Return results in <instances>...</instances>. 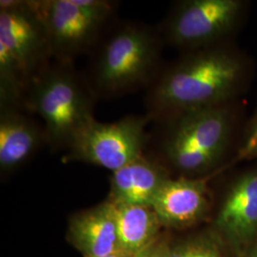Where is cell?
<instances>
[{"label": "cell", "instance_id": "6da1fadb", "mask_svg": "<svg viewBox=\"0 0 257 257\" xmlns=\"http://www.w3.org/2000/svg\"><path fill=\"white\" fill-rule=\"evenodd\" d=\"M241 55L222 43L187 52L157 74L145 98L150 119L227 105L248 75Z\"/></svg>", "mask_w": 257, "mask_h": 257}, {"label": "cell", "instance_id": "7a4b0ae2", "mask_svg": "<svg viewBox=\"0 0 257 257\" xmlns=\"http://www.w3.org/2000/svg\"><path fill=\"white\" fill-rule=\"evenodd\" d=\"M165 42L158 28L110 24L92 50L86 77L96 98H113L149 87L159 74Z\"/></svg>", "mask_w": 257, "mask_h": 257}, {"label": "cell", "instance_id": "3957f363", "mask_svg": "<svg viewBox=\"0 0 257 257\" xmlns=\"http://www.w3.org/2000/svg\"><path fill=\"white\" fill-rule=\"evenodd\" d=\"M53 58L35 0L0 1V106L24 108L32 85Z\"/></svg>", "mask_w": 257, "mask_h": 257}, {"label": "cell", "instance_id": "277c9868", "mask_svg": "<svg viewBox=\"0 0 257 257\" xmlns=\"http://www.w3.org/2000/svg\"><path fill=\"white\" fill-rule=\"evenodd\" d=\"M96 96L74 63L55 61L32 85L24 109L44 121L47 145L53 151H68L74 138L93 115Z\"/></svg>", "mask_w": 257, "mask_h": 257}, {"label": "cell", "instance_id": "5b68a950", "mask_svg": "<svg viewBox=\"0 0 257 257\" xmlns=\"http://www.w3.org/2000/svg\"><path fill=\"white\" fill-rule=\"evenodd\" d=\"M159 150L168 162L185 174L210 170L230 143L232 116L227 105L188 110L164 119Z\"/></svg>", "mask_w": 257, "mask_h": 257}, {"label": "cell", "instance_id": "8992f818", "mask_svg": "<svg viewBox=\"0 0 257 257\" xmlns=\"http://www.w3.org/2000/svg\"><path fill=\"white\" fill-rule=\"evenodd\" d=\"M53 58L73 63L92 53L110 26L118 6L110 0H35Z\"/></svg>", "mask_w": 257, "mask_h": 257}, {"label": "cell", "instance_id": "52a82bcc", "mask_svg": "<svg viewBox=\"0 0 257 257\" xmlns=\"http://www.w3.org/2000/svg\"><path fill=\"white\" fill-rule=\"evenodd\" d=\"M245 5L242 0H185L158 29L165 43L186 52L220 44L237 26Z\"/></svg>", "mask_w": 257, "mask_h": 257}, {"label": "cell", "instance_id": "ba28073f", "mask_svg": "<svg viewBox=\"0 0 257 257\" xmlns=\"http://www.w3.org/2000/svg\"><path fill=\"white\" fill-rule=\"evenodd\" d=\"M147 115H127L101 123L94 119L74 138L66 159L118 171L144 155L149 137Z\"/></svg>", "mask_w": 257, "mask_h": 257}, {"label": "cell", "instance_id": "9c48e42d", "mask_svg": "<svg viewBox=\"0 0 257 257\" xmlns=\"http://www.w3.org/2000/svg\"><path fill=\"white\" fill-rule=\"evenodd\" d=\"M209 207L204 179L180 177L166 179L152 204L162 226L182 227L200 219Z\"/></svg>", "mask_w": 257, "mask_h": 257}, {"label": "cell", "instance_id": "30bf717a", "mask_svg": "<svg viewBox=\"0 0 257 257\" xmlns=\"http://www.w3.org/2000/svg\"><path fill=\"white\" fill-rule=\"evenodd\" d=\"M70 235L75 248L84 257L123 254L114 207L109 200L74 215L70 222Z\"/></svg>", "mask_w": 257, "mask_h": 257}, {"label": "cell", "instance_id": "8fae6325", "mask_svg": "<svg viewBox=\"0 0 257 257\" xmlns=\"http://www.w3.org/2000/svg\"><path fill=\"white\" fill-rule=\"evenodd\" d=\"M43 145L44 128L21 109L0 106V168L9 172L25 163Z\"/></svg>", "mask_w": 257, "mask_h": 257}, {"label": "cell", "instance_id": "7c38bea8", "mask_svg": "<svg viewBox=\"0 0 257 257\" xmlns=\"http://www.w3.org/2000/svg\"><path fill=\"white\" fill-rule=\"evenodd\" d=\"M217 226L234 244L257 230V172L242 176L230 188L217 216Z\"/></svg>", "mask_w": 257, "mask_h": 257}, {"label": "cell", "instance_id": "4fadbf2b", "mask_svg": "<svg viewBox=\"0 0 257 257\" xmlns=\"http://www.w3.org/2000/svg\"><path fill=\"white\" fill-rule=\"evenodd\" d=\"M168 178L161 166L143 155L112 173L109 201L152 207L159 188Z\"/></svg>", "mask_w": 257, "mask_h": 257}, {"label": "cell", "instance_id": "5bb4252c", "mask_svg": "<svg viewBox=\"0 0 257 257\" xmlns=\"http://www.w3.org/2000/svg\"><path fill=\"white\" fill-rule=\"evenodd\" d=\"M113 207L124 255L134 256L156 241L162 224L151 206L113 204Z\"/></svg>", "mask_w": 257, "mask_h": 257}, {"label": "cell", "instance_id": "9a60e30c", "mask_svg": "<svg viewBox=\"0 0 257 257\" xmlns=\"http://www.w3.org/2000/svg\"><path fill=\"white\" fill-rule=\"evenodd\" d=\"M167 257H221V253L216 244L201 239L170 248Z\"/></svg>", "mask_w": 257, "mask_h": 257}, {"label": "cell", "instance_id": "2e32d148", "mask_svg": "<svg viewBox=\"0 0 257 257\" xmlns=\"http://www.w3.org/2000/svg\"><path fill=\"white\" fill-rule=\"evenodd\" d=\"M238 157L241 159L257 158V110L248 128L247 137L239 150Z\"/></svg>", "mask_w": 257, "mask_h": 257}, {"label": "cell", "instance_id": "e0dca14e", "mask_svg": "<svg viewBox=\"0 0 257 257\" xmlns=\"http://www.w3.org/2000/svg\"><path fill=\"white\" fill-rule=\"evenodd\" d=\"M170 248L167 247L164 242L156 239L151 245L140 250L133 257H167Z\"/></svg>", "mask_w": 257, "mask_h": 257}, {"label": "cell", "instance_id": "ac0fdd59", "mask_svg": "<svg viewBox=\"0 0 257 257\" xmlns=\"http://www.w3.org/2000/svg\"><path fill=\"white\" fill-rule=\"evenodd\" d=\"M104 257H128L126 255H123V254H112V255H108V256Z\"/></svg>", "mask_w": 257, "mask_h": 257}, {"label": "cell", "instance_id": "d6986e66", "mask_svg": "<svg viewBox=\"0 0 257 257\" xmlns=\"http://www.w3.org/2000/svg\"><path fill=\"white\" fill-rule=\"evenodd\" d=\"M254 257H257V255H255V256H254Z\"/></svg>", "mask_w": 257, "mask_h": 257}, {"label": "cell", "instance_id": "ffe728a7", "mask_svg": "<svg viewBox=\"0 0 257 257\" xmlns=\"http://www.w3.org/2000/svg\"><path fill=\"white\" fill-rule=\"evenodd\" d=\"M132 257H133V256H132Z\"/></svg>", "mask_w": 257, "mask_h": 257}]
</instances>
